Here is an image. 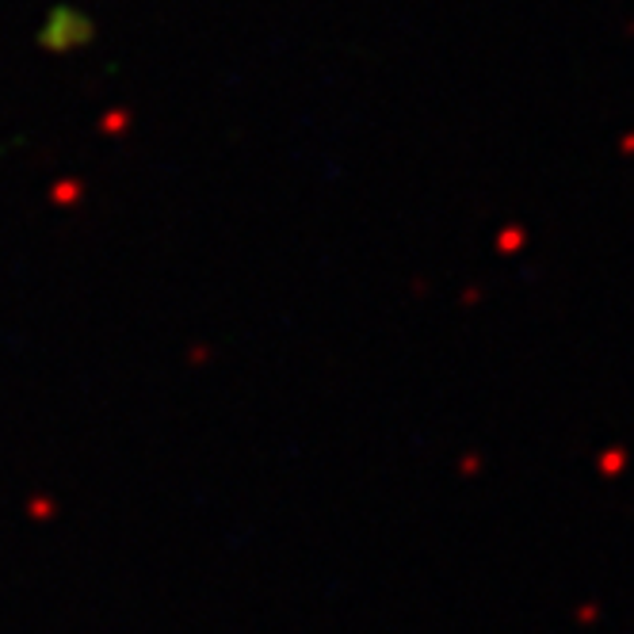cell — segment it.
<instances>
[{"instance_id":"obj_1","label":"cell","mask_w":634,"mask_h":634,"mask_svg":"<svg viewBox=\"0 0 634 634\" xmlns=\"http://www.w3.org/2000/svg\"><path fill=\"white\" fill-rule=\"evenodd\" d=\"M85 38H92V23L85 20L74 8L58 4L46 12L43 27H38V46L51 54H69L77 46H85Z\"/></svg>"}]
</instances>
